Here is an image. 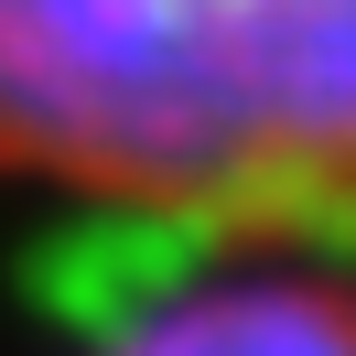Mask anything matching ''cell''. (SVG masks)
Masks as SVG:
<instances>
[{"label": "cell", "mask_w": 356, "mask_h": 356, "mask_svg": "<svg viewBox=\"0 0 356 356\" xmlns=\"http://www.w3.org/2000/svg\"><path fill=\"white\" fill-rule=\"evenodd\" d=\"M0 195L173 248L356 238V0H0Z\"/></svg>", "instance_id": "1"}, {"label": "cell", "mask_w": 356, "mask_h": 356, "mask_svg": "<svg viewBox=\"0 0 356 356\" xmlns=\"http://www.w3.org/2000/svg\"><path fill=\"white\" fill-rule=\"evenodd\" d=\"M76 356H356V238H238L184 248Z\"/></svg>", "instance_id": "2"}]
</instances>
